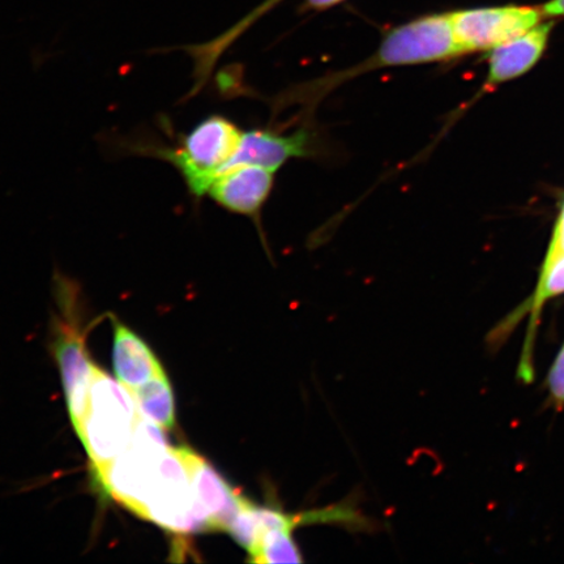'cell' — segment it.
<instances>
[{
	"instance_id": "7c38bea8",
	"label": "cell",
	"mask_w": 564,
	"mask_h": 564,
	"mask_svg": "<svg viewBox=\"0 0 564 564\" xmlns=\"http://www.w3.org/2000/svg\"><path fill=\"white\" fill-rule=\"evenodd\" d=\"M547 388L555 406L564 411V344L549 372Z\"/></svg>"
},
{
	"instance_id": "6da1fadb",
	"label": "cell",
	"mask_w": 564,
	"mask_h": 564,
	"mask_svg": "<svg viewBox=\"0 0 564 564\" xmlns=\"http://www.w3.org/2000/svg\"><path fill=\"white\" fill-rule=\"evenodd\" d=\"M140 414L132 393L95 366L87 417L76 430L95 470L105 468L130 447Z\"/></svg>"
},
{
	"instance_id": "8fae6325",
	"label": "cell",
	"mask_w": 564,
	"mask_h": 564,
	"mask_svg": "<svg viewBox=\"0 0 564 564\" xmlns=\"http://www.w3.org/2000/svg\"><path fill=\"white\" fill-rule=\"evenodd\" d=\"M253 563H301L302 555L293 540V531L273 529L260 538L250 552Z\"/></svg>"
},
{
	"instance_id": "8992f818",
	"label": "cell",
	"mask_w": 564,
	"mask_h": 564,
	"mask_svg": "<svg viewBox=\"0 0 564 564\" xmlns=\"http://www.w3.org/2000/svg\"><path fill=\"white\" fill-rule=\"evenodd\" d=\"M54 351L70 420L77 430L87 417L95 365L90 361L83 337L75 330H63L56 338Z\"/></svg>"
},
{
	"instance_id": "3957f363",
	"label": "cell",
	"mask_w": 564,
	"mask_h": 564,
	"mask_svg": "<svg viewBox=\"0 0 564 564\" xmlns=\"http://www.w3.org/2000/svg\"><path fill=\"white\" fill-rule=\"evenodd\" d=\"M544 18L541 9L525 6L489 7L449 13L462 54L492 51L503 42L532 30Z\"/></svg>"
},
{
	"instance_id": "9c48e42d",
	"label": "cell",
	"mask_w": 564,
	"mask_h": 564,
	"mask_svg": "<svg viewBox=\"0 0 564 564\" xmlns=\"http://www.w3.org/2000/svg\"><path fill=\"white\" fill-rule=\"evenodd\" d=\"M115 370L119 382L129 391L137 390L154 378L166 376L151 348L118 322L115 324Z\"/></svg>"
},
{
	"instance_id": "5b68a950",
	"label": "cell",
	"mask_w": 564,
	"mask_h": 564,
	"mask_svg": "<svg viewBox=\"0 0 564 564\" xmlns=\"http://www.w3.org/2000/svg\"><path fill=\"white\" fill-rule=\"evenodd\" d=\"M274 182V172L257 165L229 167L218 174L208 194L218 206L232 214L252 217L258 220Z\"/></svg>"
},
{
	"instance_id": "9a60e30c",
	"label": "cell",
	"mask_w": 564,
	"mask_h": 564,
	"mask_svg": "<svg viewBox=\"0 0 564 564\" xmlns=\"http://www.w3.org/2000/svg\"><path fill=\"white\" fill-rule=\"evenodd\" d=\"M343 2V0H307V6L313 10H327L329 7H333L337 3Z\"/></svg>"
},
{
	"instance_id": "52a82bcc",
	"label": "cell",
	"mask_w": 564,
	"mask_h": 564,
	"mask_svg": "<svg viewBox=\"0 0 564 564\" xmlns=\"http://www.w3.org/2000/svg\"><path fill=\"white\" fill-rule=\"evenodd\" d=\"M312 153V135L305 129L295 131L292 135H279V133L267 130H252L243 132L241 145L227 169L239 165H257L276 172L289 160L306 158Z\"/></svg>"
},
{
	"instance_id": "4fadbf2b",
	"label": "cell",
	"mask_w": 564,
	"mask_h": 564,
	"mask_svg": "<svg viewBox=\"0 0 564 564\" xmlns=\"http://www.w3.org/2000/svg\"><path fill=\"white\" fill-rule=\"evenodd\" d=\"M564 253V206L558 218V223L555 225L554 236L552 243H550L549 252L545 262L553 260L556 257L563 256Z\"/></svg>"
},
{
	"instance_id": "277c9868",
	"label": "cell",
	"mask_w": 564,
	"mask_h": 564,
	"mask_svg": "<svg viewBox=\"0 0 564 564\" xmlns=\"http://www.w3.org/2000/svg\"><path fill=\"white\" fill-rule=\"evenodd\" d=\"M180 451L187 465L196 503L206 514L212 532H227L241 506L242 494L232 489L227 479L195 451L186 447H180Z\"/></svg>"
},
{
	"instance_id": "5bb4252c",
	"label": "cell",
	"mask_w": 564,
	"mask_h": 564,
	"mask_svg": "<svg viewBox=\"0 0 564 564\" xmlns=\"http://www.w3.org/2000/svg\"><path fill=\"white\" fill-rule=\"evenodd\" d=\"M545 18L564 17V0H550L549 3L541 7Z\"/></svg>"
},
{
	"instance_id": "ba28073f",
	"label": "cell",
	"mask_w": 564,
	"mask_h": 564,
	"mask_svg": "<svg viewBox=\"0 0 564 564\" xmlns=\"http://www.w3.org/2000/svg\"><path fill=\"white\" fill-rule=\"evenodd\" d=\"M554 23H540L502 45L494 47L489 55V75L486 88L491 89L514 79L531 69L544 54Z\"/></svg>"
},
{
	"instance_id": "30bf717a",
	"label": "cell",
	"mask_w": 564,
	"mask_h": 564,
	"mask_svg": "<svg viewBox=\"0 0 564 564\" xmlns=\"http://www.w3.org/2000/svg\"><path fill=\"white\" fill-rule=\"evenodd\" d=\"M130 392L145 419L156 423L162 430H172L175 426L174 394L166 376L154 378Z\"/></svg>"
},
{
	"instance_id": "7a4b0ae2",
	"label": "cell",
	"mask_w": 564,
	"mask_h": 564,
	"mask_svg": "<svg viewBox=\"0 0 564 564\" xmlns=\"http://www.w3.org/2000/svg\"><path fill=\"white\" fill-rule=\"evenodd\" d=\"M243 131L223 116H210L181 139L178 148L141 147L144 153L171 162L196 197L208 194L212 182L235 159Z\"/></svg>"
}]
</instances>
